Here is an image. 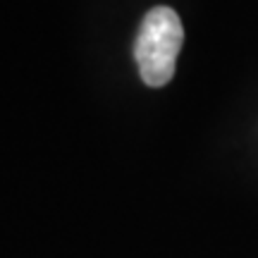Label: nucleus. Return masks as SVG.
<instances>
[{"label":"nucleus","mask_w":258,"mask_h":258,"mask_svg":"<svg viewBox=\"0 0 258 258\" xmlns=\"http://www.w3.org/2000/svg\"><path fill=\"white\" fill-rule=\"evenodd\" d=\"M182 41H184V29L175 10H148L134 43V57H137L144 84L158 89L172 79Z\"/></svg>","instance_id":"obj_1"}]
</instances>
